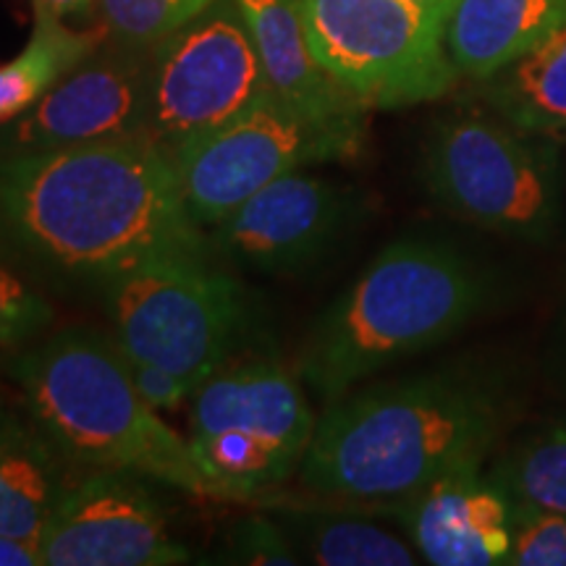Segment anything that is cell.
I'll return each mask as SVG.
<instances>
[{"label":"cell","mask_w":566,"mask_h":566,"mask_svg":"<svg viewBox=\"0 0 566 566\" xmlns=\"http://www.w3.org/2000/svg\"><path fill=\"white\" fill-rule=\"evenodd\" d=\"M566 24V0H459L446 51L459 74L485 82Z\"/></svg>","instance_id":"2e32d148"},{"label":"cell","mask_w":566,"mask_h":566,"mask_svg":"<svg viewBox=\"0 0 566 566\" xmlns=\"http://www.w3.org/2000/svg\"><path fill=\"white\" fill-rule=\"evenodd\" d=\"M11 373L34 428L71 464L208 495L189 441L142 399L118 344L69 328L21 354Z\"/></svg>","instance_id":"277c9868"},{"label":"cell","mask_w":566,"mask_h":566,"mask_svg":"<svg viewBox=\"0 0 566 566\" xmlns=\"http://www.w3.org/2000/svg\"><path fill=\"white\" fill-rule=\"evenodd\" d=\"M153 48L108 38L42 101L11 122L3 150H51L111 139H147Z\"/></svg>","instance_id":"7c38bea8"},{"label":"cell","mask_w":566,"mask_h":566,"mask_svg":"<svg viewBox=\"0 0 566 566\" xmlns=\"http://www.w3.org/2000/svg\"><path fill=\"white\" fill-rule=\"evenodd\" d=\"M53 321V307L17 273L0 265V346H17L38 336Z\"/></svg>","instance_id":"d4e9b609"},{"label":"cell","mask_w":566,"mask_h":566,"mask_svg":"<svg viewBox=\"0 0 566 566\" xmlns=\"http://www.w3.org/2000/svg\"><path fill=\"white\" fill-rule=\"evenodd\" d=\"M268 95L252 32L237 0H216L153 48L147 139L174 150L221 129Z\"/></svg>","instance_id":"9c48e42d"},{"label":"cell","mask_w":566,"mask_h":566,"mask_svg":"<svg viewBox=\"0 0 566 566\" xmlns=\"http://www.w3.org/2000/svg\"><path fill=\"white\" fill-rule=\"evenodd\" d=\"M34 17L59 21H92L101 13V0H32Z\"/></svg>","instance_id":"4316f807"},{"label":"cell","mask_w":566,"mask_h":566,"mask_svg":"<svg viewBox=\"0 0 566 566\" xmlns=\"http://www.w3.org/2000/svg\"><path fill=\"white\" fill-rule=\"evenodd\" d=\"M315 415L300 373L273 359L226 365L192 394L189 436L237 430L302 462L315 433Z\"/></svg>","instance_id":"5bb4252c"},{"label":"cell","mask_w":566,"mask_h":566,"mask_svg":"<svg viewBox=\"0 0 566 566\" xmlns=\"http://www.w3.org/2000/svg\"><path fill=\"white\" fill-rule=\"evenodd\" d=\"M342 504L275 506L279 522L296 556L317 566H409L420 562L412 541L380 525L352 499Z\"/></svg>","instance_id":"e0dca14e"},{"label":"cell","mask_w":566,"mask_h":566,"mask_svg":"<svg viewBox=\"0 0 566 566\" xmlns=\"http://www.w3.org/2000/svg\"><path fill=\"white\" fill-rule=\"evenodd\" d=\"M509 566H566V514L514 506Z\"/></svg>","instance_id":"603a6c76"},{"label":"cell","mask_w":566,"mask_h":566,"mask_svg":"<svg viewBox=\"0 0 566 566\" xmlns=\"http://www.w3.org/2000/svg\"><path fill=\"white\" fill-rule=\"evenodd\" d=\"M514 506L566 514V420H543L485 467Z\"/></svg>","instance_id":"44dd1931"},{"label":"cell","mask_w":566,"mask_h":566,"mask_svg":"<svg viewBox=\"0 0 566 566\" xmlns=\"http://www.w3.org/2000/svg\"><path fill=\"white\" fill-rule=\"evenodd\" d=\"M126 363H129L134 386H137L142 399H145L153 409H176L184 399H189V396L197 391L192 380L168 370V367L142 363V359L129 357H126Z\"/></svg>","instance_id":"484cf974"},{"label":"cell","mask_w":566,"mask_h":566,"mask_svg":"<svg viewBox=\"0 0 566 566\" xmlns=\"http://www.w3.org/2000/svg\"><path fill=\"white\" fill-rule=\"evenodd\" d=\"M221 562L247 566H294L302 564L286 533L271 514L244 516L229 533Z\"/></svg>","instance_id":"cb8c5ba5"},{"label":"cell","mask_w":566,"mask_h":566,"mask_svg":"<svg viewBox=\"0 0 566 566\" xmlns=\"http://www.w3.org/2000/svg\"><path fill=\"white\" fill-rule=\"evenodd\" d=\"M409 3L420 6L422 11H428L430 17L438 19L446 27V21H449L451 11H454V6L459 3V0H409Z\"/></svg>","instance_id":"f1b7e54d"},{"label":"cell","mask_w":566,"mask_h":566,"mask_svg":"<svg viewBox=\"0 0 566 566\" xmlns=\"http://www.w3.org/2000/svg\"><path fill=\"white\" fill-rule=\"evenodd\" d=\"M66 462L38 428L0 422V535L40 541L71 488Z\"/></svg>","instance_id":"ac0fdd59"},{"label":"cell","mask_w":566,"mask_h":566,"mask_svg":"<svg viewBox=\"0 0 566 566\" xmlns=\"http://www.w3.org/2000/svg\"><path fill=\"white\" fill-rule=\"evenodd\" d=\"M365 124L317 122L271 92L221 129L166 150L181 200L200 229H216L281 176L359 153Z\"/></svg>","instance_id":"ba28073f"},{"label":"cell","mask_w":566,"mask_h":566,"mask_svg":"<svg viewBox=\"0 0 566 566\" xmlns=\"http://www.w3.org/2000/svg\"><path fill=\"white\" fill-rule=\"evenodd\" d=\"M422 181L443 210L499 237L543 242L562 223L554 142L501 116L457 113L438 122L424 142Z\"/></svg>","instance_id":"8992f818"},{"label":"cell","mask_w":566,"mask_h":566,"mask_svg":"<svg viewBox=\"0 0 566 566\" xmlns=\"http://www.w3.org/2000/svg\"><path fill=\"white\" fill-rule=\"evenodd\" d=\"M48 566H171L189 551L139 475L92 470L69 488L40 535Z\"/></svg>","instance_id":"8fae6325"},{"label":"cell","mask_w":566,"mask_h":566,"mask_svg":"<svg viewBox=\"0 0 566 566\" xmlns=\"http://www.w3.org/2000/svg\"><path fill=\"white\" fill-rule=\"evenodd\" d=\"M108 27H71L69 21L34 17L30 42L17 59L0 63V126L32 111L42 97L108 40Z\"/></svg>","instance_id":"ffe728a7"},{"label":"cell","mask_w":566,"mask_h":566,"mask_svg":"<svg viewBox=\"0 0 566 566\" xmlns=\"http://www.w3.org/2000/svg\"><path fill=\"white\" fill-rule=\"evenodd\" d=\"M42 551L34 537L0 535V566H40Z\"/></svg>","instance_id":"83f0119b"},{"label":"cell","mask_w":566,"mask_h":566,"mask_svg":"<svg viewBox=\"0 0 566 566\" xmlns=\"http://www.w3.org/2000/svg\"><path fill=\"white\" fill-rule=\"evenodd\" d=\"M250 27L268 92L317 122L365 124V105L317 63L296 0H237Z\"/></svg>","instance_id":"9a60e30c"},{"label":"cell","mask_w":566,"mask_h":566,"mask_svg":"<svg viewBox=\"0 0 566 566\" xmlns=\"http://www.w3.org/2000/svg\"><path fill=\"white\" fill-rule=\"evenodd\" d=\"M0 229L42 265L103 286L158 260L210 252L171 158L145 137L3 150Z\"/></svg>","instance_id":"6da1fadb"},{"label":"cell","mask_w":566,"mask_h":566,"mask_svg":"<svg viewBox=\"0 0 566 566\" xmlns=\"http://www.w3.org/2000/svg\"><path fill=\"white\" fill-rule=\"evenodd\" d=\"M315 59L370 108H407L443 97L457 66L446 27L409 0H296Z\"/></svg>","instance_id":"52a82bcc"},{"label":"cell","mask_w":566,"mask_h":566,"mask_svg":"<svg viewBox=\"0 0 566 566\" xmlns=\"http://www.w3.org/2000/svg\"><path fill=\"white\" fill-rule=\"evenodd\" d=\"M105 310L126 357L168 367L195 388L242 357L260 328L250 289L208 258L158 260L118 275L105 283Z\"/></svg>","instance_id":"5b68a950"},{"label":"cell","mask_w":566,"mask_h":566,"mask_svg":"<svg viewBox=\"0 0 566 566\" xmlns=\"http://www.w3.org/2000/svg\"><path fill=\"white\" fill-rule=\"evenodd\" d=\"M363 216V197L344 184L292 171L210 229L221 258L254 273L296 275L323 263Z\"/></svg>","instance_id":"30bf717a"},{"label":"cell","mask_w":566,"mask_h":566,"mask_svg":"<svg viewBox=\"0 0 566 566\" xmlns=\"http://www.w3.org/2000/svg\"><path fill=\"white\" fill-rule=\"evenodd\" d=\"M509 415L506 388L478 370L388 380L331 401L296 472L317 495L388 504L491 457Z\"/></svg>","instance_id":"7a4b0ae2"},{"label":"cell","mask_w":566,"mask_h":566,"mask_svg":"<svg viewBox=\"0 0 566 566\" xmlns=\"http://www.w3.org/2000/svg\"><path fill=\"white\" fill-rule=\"evenodd\" d=\"M485 462L488 459H472L407 499L388 501V512L428 564H506L514 535V504L488 475Z\"/></svg>","instance_id":"4fadbf2b"},{"label":"cell","mask_w":566,"mask_h":566,"mask_svg":"<svg viewBox=\"0 0 566 566\" xmlns=\"http://www.w3.org/2000/svg\"><path fill=\"white\" fill-rule=\"evenodd\" d=\"M493 273L433 239L388 244L317 317L296 373L325 407L401 359L433 349L491 307Z\"/></svg>","instance_id":"3957f363"},{"label":"cell","mask_w":566,"mask_h":566,"mask_svg":"<svg viewBox=\"0 0 566 566\" xmlns=\"http://www.w3.org/2000/svg\"><path fill=\"white\" fill-rule=\"evenodd\" d=\"M485 101L504 122L535 134L566 129V24L488 76Z\"/></svg>","instance_id":"d6986e66"},{"label":"cell","mask_w":566,"mask_h":566,"mask_svg":"<svg viewBox=\"0 0 566 566\" xmlns=\"http://www.w3.org/2000/svg\"><path fill=\"white\" fill-rule=\"evenodd\" d=\"M216 0H101V21L113 40L155 48Z\"/></svg>","instance_id":"7402d4cb"}]
</instances>
